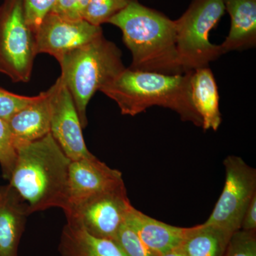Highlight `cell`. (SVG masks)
I'll return each mask as SVG.
<instances>
[{
  "label": "cell",
  "instance_id": "cell-1",
  "mask_svg": "<svg viewBox=\"0 0 256 256\" xmlns=\"http://www.w3.org/2000/svg\"><path fill=\"white\" fill-rule=\"evenodd\" d=\"M16 158L8 188L25 214L52 207L64 210L72 160L48 133L15 146Z\"/></svg>",
  "mask_w": 256,
  "mask_h": 256
},
{
  "label": "cell",
  "instance_id": "cell-2",
  "mask_svg": "<svg viewBox=\"0 0 256 256\" xmlns=\"http://www.w3.org/2000/svg\"><path fill=\"white\" fill-rule=\"evenodd\" d=\"M109 24L117 26L132 54L130 68L168 75L184 74L178 62L175 21L130 0Z\"/></svg>",
  "mask_w": 256,
  "mask_h": 256
},
{
  "label": "cell",
  "instance_id": "cell-3",
  "mask_svg": "<svg viewBox=\"0 0 256 256\" xmlns=\"http://www.w3.org/2000/svg\"><path fill=\"white\" fill-rule=\"evenodd\" d=\"M192 72L168 75L126 68L100 92L118 104L122 114L136 116L160 106L174 111L183 121L202 127L192 100Z\"/></svg>",
  "mask_w": 256,
  "mask_h": 256
},
{
  "label": "cell",
  "instance_id": "cell-4",
  "mask_svg": "<svg viewBox=\"0 0 256 256\" xmlns=\"http://www.w3.org/2000/svg\"><path fill=\"white\" fill-rule=\"evenodd\" d=\"M58 63L60 78L72 96L82 128H85L87 107L92 96L126 68L122 52L102 34L64 55Z\"/></svg>",
  "mask_w": 256,
  "mask_h": 256
},
{
  "label": "cell",
  "instance_id": "cell-5",
  "mask_svg": "<svg viewBox=\"0 0 256 256\" xmlns=\"http://www.w3.org/2000/svg\"><path fill=\"white\" fill-rule=\"evenodd\" d=\"M224 0H192L181 18L174 20L178 62L184 73L210 67L224 54L220 45L210 40V32L225 14Z\"/></svg>",
  "mask_w": 256,
  "mask_h": 256
},
{
  "label": "cell",
  "instance_id": "cell-6",
  "mask_svg": "<svg viewBox=\"0 0 256 256\" xmlns=\"http://www.w3.org/2000/svg\"><path fill=\"white\" fill-rule=\"evenodd\" d=\"M36 55L23 0H4L0 6V73L14 82H30Z\"/></svg>",
  "mask_w": 256,
  "mask_h": 256
},
{
  "label": "cell",
  "instance_id": "cell-7",
  "mask_svg": "<svg viewBox=\"0 0 256 256\" xmlns=\"http://www.w3.org/2000/svg\"><path fill=\"white\" fill-rule=\"evenodd\" d=\"M226 180L223 191L205 224L233 234L240 230L242 218L256 195V170L240 156L224 160Z\"/></svg>",
  "mask_w": 256,
  "mask_h": 256
},
{
  "label": "cell",
  "instance_id": "cell-8",
  "mask_svg": "<svg viewBox=\"0 0 256 256\" xmlns=\"http://www.w3.org/2000/svg\"><path fill=\"white\" fill-rule=\"evenodd\" d=\"M131 206L124 184L87 200L66 216L67 222L96 238L112 240Z\"/></svg>",
  "mask_w": 256,
  "mask_h": 256
},
{
  "label": "cell",
  "instance_id": "cell-9",
  "mask_svg": "<svg viewBox=\"0 0 256 256\" xmlns=\"http://www.w3.org/2000/svg\"><path fill=\"white\" fill-rule=\"evenodd\" d=\"M124 185L122 173L95 156L70 162L66 216L92 197Z\"/></svg>",
  "mask_w": 256,
  "mask_h": 256
},
{
  "label": "cell",
  "instance_id": "cell-10",
  "mask_svg": "<svg viewBox=\"0 0 256 256\" xmlns=\"http://www.w3.org/2000/svg\"><path fill=\"white\" fill-rule=\"evenodd\" d=\"M102 34L101 26H94L85 20H68L50 12L34 33L36 54H48L58 62L68 52Z\"/></svg>",
  "mask_w": 256,
  "mask_h": 256
},
{
  "label": "cell",
  "instance_id": "cell-11",
  "mask_svg": "<svg viewBox=\"0 0 256 256\" xmlns=\"http://www.w3.org/2000/svg\"><path fill=\"white\" fill-rule=\"evenodd\" d=\"M50 133L72 161L94 156L86 146L73 98L62 80L52 105Z\"/></svg>",
  "mask_w": 256,
  "mask_h": 256
},
{
  "label": "cell",
  "instance_id": "cell-12",
  "mask_svg": "<svg viewBox=\"0 0 256 256\" xmlns=\"http://www.w3.org/2000/svg\"><path fill=\"white\" fill-rule=\"evenodd\" d=\"M60 82V77L50 89L37 96L6 122L14 148L41 139L50 132L52 105Z\"/></svg>",
  "mask_w": 256,
  "mask_h": 256
},
{
  "label": "cell",
  "instance_id": "cell-13",
  "mask_svg": "<svg viewBox=\"0 0 256 256\" xmlns=\"http://www.w3.org/2000/svg\"><path fill=\"white\" fill-rule=\"evenodd\" d=\"M124 222L136 230L152 252L159 256L180 247L188 229L154 220L132 206Z\"/></svg>",
  "mask_w": 256,
  "mask_h": 256
},
{
  "label": "cell",
  "instance_id": "cell-14",
  "mask_svg": "<svg viewBox=\"0 0 256 256\" xmlns=\"http://www.w3.org/2000/svg\"><path fill=\"white\" fill-rule=\"evenodd\" d=\"M230 18L228 36L222 44L224 53L244 50L256 45V0H224Z\"/></svg>",
  "mask_w": 256,
  "mask_h": 256
},
{
  "label": "cell",
  "instance_id": "cell-15",
  "mask_svg": "<svg viewBox=\"0 0 256 256\" xmlns=\"http://www.w3.org/2000/svg\"><path fill=\"white\" fill-rule=\"evenodd\" d=\"M191 97L195 110L200 114L204 130L216 131L222 124L220 94L214 76L210 67L192 72Z\"/></svg>",
  "mask_w": 256,
  "mask_h": 256
},
{
  "label": "cell",
  "instance_id": "cell-16",
  "mask_svg": "<svg viewBox=\"0 0 256 256\" xmlns=\"http://www.w3.org/2000/svg\"><path fill=\"white\" fill-rule=\"evenodd\" d=\"M60 256H124L112 240L96 238L67 222L60 236Z\"/></svg>",
  "mask_w": 256,
  "mask_h": 256
},
{
  "label": "cell",
  "instance_id": "cell-17",
  "mask_svg": "<svg viewBox=\"0 0 256 256\" xmlns=\"http://www.w3.org/2000/svg\"><path fill=\"white\" fill-rule=\"evenodd\" d=\"M0 198V256H18V248L28 216L8 186Z\"/></svg>",
  "mask_w": 256,
  "mask_h": 256
},
{
  "label": "cell",
  "instance_id": "cell-18",
  "mask_svg": "<svg viewBox=\"0 0 256 256\" xmlns=\"http://www.w3.org/2000/svg\"><path fill=\"white\" fill-rule=\"evenodd\" d=\"M232 235L204 223L188 228L178 248L186 256H224Z\"/></svg>",
  "mask_w": 256,
  "mask_h": 256
},
{
  "label": "cell",
  "instance_id": "cell-19",
  "mask_svg": "<svg viewBox=\"0 0 256 256\" xmlns=\"http://www.w3.org/2000/svg\"><path fill=\"white\" fill-rule=\"evenodd\" d=\"M130 0H90L84 20L94 26L108 23L111 18L122 11Z\"/></svg>",
  "mask_w": 256,
  "mask_h": 256
},
{
  "label": "cell",
  "instance_id": "cell-20",
  "mask_svg": "<svg viewBox=\"0 0 256 256\" xmlns=\"http://www.w3.org/2000/svg\"><path fill=\"white\" fill-rule=\"evenodd\" d=\"M112 242L124 256H159L152 252L126 222L120 227Z\"/></svg>",
  "mask_w": 256,
  "mask_h": 256
},
{
  "label": "cell",
  "instance_id": "cell-21",
  "mask_svg": "<svg viewBox=\"0 0 256 256\" xmlns=\"http://www.w3.org/2000/svg\"><path fill=\"white\" fill-rule=\"evenodd\" d=\"M16 158L12 137L6 121L0 118V166L3 176L9 180Z\"/></svg>",
  "mask_w": 256,
  "mask_h": 256
},
{
  "label": "cell",
  "instance_id": "cell-22",
  "mask_svg": "<svg viewBox=\"0 0 256 256\" xmlns=\"http://www.w3.org/2000/svg\"><path fill=\"white\" fill-rule=\"evenodd\" d=\"M224 256H256V230L234 233Z\"/></svg>",
  "mask_w": 256,
  "mask_h": 256
},
{
  "label": "cell",
  "instance_id": "cell-23",
  "mask_svg": "<svg viewBox=\"0 0 256 256\" xmlns=\"http://www.w3.org/2000/svg\"><path fill=\"white\" fill-rule=\"evenodd\" d=\"M36 96H24L0 88V118L8 122L14 114L36 98Z\"/></svg>",
  "mask_w": 256,
  "mask_h": 256
},
{
  "label": "cell",
  "instance_id": "cell-24",
  "mask_svg": "<svg viewBox=\"0 0 256 256\" xmlns=\"http://www.w3.org/2000/svg\"><path fill=\"white\" fill-rule=\"evenodd\" d=\"M56 1V0H23L26 23L34 33L44 18L53 8Z\"/></svg>",
  "mask_w": 256,
  "mask_h": 256
},
{
  "label": "cell",
  "instance_id": "cell-25",
  "mask_svg": "<svg viewBox=\"0 0 256 256\" xmlns=\"http://www.w3.org/2000/svg\"><path fill=\"white\" fill-rule=\"evenodd\" d=\"M90 0H56L50 12L72 20H84Z\"/></svg>",
  "mask_w": 256,
  "mask_h": 256
},
{
  "label": "cell",
  "instance_id": "cell-26",
  "mask_svg": "<svg viewBox=\"0 0 256 256\" xmlns=\"http://www.w3.org/2000/svg\"><path fill=\"white\" fill-rule=\"evenodd\" d=\"M240 230H256V195L252 198L246 210Z\"/></svg>",
  "mask_w": 256,
  "mask_h": 256
},
{
  "label": "cell",
  "instance_id": "cell-27",
  "mask_svg": "<svg viewBox=\"0 0 256 256\" xmlns=\"http://www.w3.org/2000/svg\"><path fill=\"white\" fill-rule=\"evenodd\" d=\"M160 256H186L183 254L180 249L175 248L174 250H170V252H166V254H162Z\"/></svg>",
  "mask_w": 256,
  "mask_h": 256
},
{
  "label": "cell",
  "instance_id": "cell-28",
  "mask_svg": "<svg viewBox=\"0 0 256 256\" xmlns=\"http://www.w3.org/2000/svg\"><path fill=\"white\" fill-rule=\"evenodd\" d=\"M2 192H3L2 188H0V198H1L2 196Z\"/></svg>",
  "mask_w": 256,
  "mask_h": 256
}]
</instances>
